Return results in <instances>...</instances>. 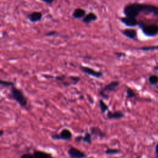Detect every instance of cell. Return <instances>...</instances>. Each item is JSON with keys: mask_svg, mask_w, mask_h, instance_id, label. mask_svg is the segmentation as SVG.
Listing matches in <instances>:
<instances>
[{"mask_svg": "<svg viewBox=\"0 0 158 158\" xmlns=\"http://www.w3.org/2000/svg\"><path fill=\"white\" fill-rule=\"evenodd\" d=\"M21 158H35L33 154H32L30 153H25V154H23Z\"/></svg>", "mask_w": 158, "mask_h": 158, "instance_id": "cell-24", "label": "cell"}, {"mask_svg": "<svg viewBox=\"0 0 158 158\" xmlns=\"http://www.w3.org/2000/svg\"><path fill=\"white\" fill-rule=\"evenodd\" d=\"M115 158H117V157H115Z\"/></svg>", "mask_w": 158, "mask_h": 158, "instance_id": "cell-34", "label": "cell"}, {"mask_svg": "<svg viewBox=\"0 0 158 158\" xmlns=\"http://www.w3.org/2000/svg\"><path fill=\"white\" fill-rule=\"evenodd\" d=\"M41 1H42V2H45V3H46V4L51 5V4H52V3H53L54 0H41Z\"/></svg>", "mask_w": 158, "mask_h": 158, "instance_id": "cell-28", "label": "cell"}, {"mask_svg": "<svg viewBox=\"0 0 158 158\" xmlns=\"http://www.w3.org/2000/svg\"><path fill=\"white\" fill-rule=\"evenodd\" d=\"M82 140H83V136L82 135H78V136H77L75 138V141L76 142H82Z\"/></svg>", "mask_w": 158, "mask_h": 158, "instance_id": "cell-26", "label": "cell"}, {"mask_svg": "<svg viewBox=\"0 0 158 158\" xmlns=\"http://www.w3.org/2000/svg\"><path fill=\"white\" fill-rule=\"evenodd\" d=\"M90 132L91 135L97 136L100 138H104L106 136V133L102 131L101 129L98 127H92L90 128Z\"/></svg>", "mask_w": 158, "mask_h": 158, "instance_id": "cell-15", "label": "cell"}, {"mask_svg": "<svg viewBox=\"0 0 158 158\" xmlns=\"http://www.w3.org/2000/svg\"><path fill=\"white\" fill-rule=\"evenodd\" d=\"M121 152V150L118 149H115V148H108L105 151V154L108 155H114L117 154Z\"/></svg>", "mask_w": 158, "mask_h": 158, "instance_id": "cell-19", "label": "cell"}, {"mask_svg": "<svg viewBox=\"0 0 158 158\" xmlns=\"http://www.w3.org/2000/svg\"><path fill=\"white\" fill-rule=\"evenodd\" d=\"M98 19L97 15L96 14L93 12H89L88 14H86L85 16L83 18V22L85 24H89L91 22L96 21Z\"/></svg>", "mask_w": 158, "mask_h": 158, "instance_id": "cell-12", "label": "cell"}, {"mask_svg": "<svg viewBox=\"0 0 158 158\" xmlns=\"http://www.w3.org/2000/svg\"><path fill=\"white\" fill-rule=\"evenodd\" d=\"M53 140H64L67 141L70 140L72 137V133L70 130L64 129L60 133H54L51 135Z\"/></svg>", "mask_w": 158, "mask_h": 158, "instance_id": "cell-5", "label": "cell"}, {"mask_svg": "<svg viewBox=\"0 0 158 158\" xmlns=\"http://www.w3.org/2000/svg\"><path fill=\"white\" fill-rule=\"evenodd\" d=\"M121 21L123 24H124L126 26L130 27L138 26V24H139V22H138L136 18L132 17H127V16L121 18Z\"/></svg>", "mask_w": 158, "mask_h": 158, "instance_id": "cell-8", "label": "cell"}, {"mask_svg": "<svg viewBox=\"0 0 158 158\" xmlns=\"http://www.w3.org/2000/svg\"><path fill=\"white\" fill-rule=\"evenodd\" d=\"M69 78L71 81V84L72 85H76L81 81V78L77 76H70Z\"/></svg>", "mask_w": 158, "mask_h": 158, "instance_id": "cell-23", "label": "cell"}, {"mask_svg": "<svg viewBox=\"0 0 158 158\" xmlns=\"http://www.w3.org/2000/svg\"><path fill=\"white\" fill-rule=\"evenodd\" d=\"M122 34L130 39H135L137 36V32L133 29H126L122 31Z\"/></svg>", "mask_w": 158, "mask_h": 158, "instance_id": "cell-13", "label": "cell"}, {"mask_svg": "<svg viewBox=\"0 0 158 158\" xmlns=\"http://www.w3.org/2000/svg\"><path fill=\"white\" fill-rule=\"evenodd\" d=\"M99 106H100L101 112L102 113H105L106 111L109 110L108 106L102 99H100V100H99Z\"/></svg>", "mask_w": 158, "mask_h": 158, "instance_id": "cell-17", "label": "cell"}, {"mask_svg": "<svg viewBox=\"0 0 158 158\" xmlns=\"http://www.w3.org/2000/svg\"><path fill=\"white\" fill-rule=\"evenodd\" d=\"M85 15H86L85 10L82 8L75 9L72 13V16L76 19L84 18L85 16Z\"/></svg>", "mask_w": 158, "mask_h": 158, "instance_id": "cell-14", "label": "cell"}, {"mask_svg": "<svg viewBox=\"0 0 158 158\" xmlns=\"http://www.w3.org/2000/svg\"><path fill=\"white\" fill-rule=\"evenodd\" d=\"M0 85L2 87H12L14 85V83L11 82V81H4V80H1L0 81Z\"/></svg>", "mask_w": 158, "mask_h": 158, "instance_id": "cell-22", "label": "cell"}, {"mask_svg": "<svg viewBox=\"0 0 158 158\" xmlns=\"http://www.w3.org/2000/svg\"><path fill=\"white\" fill-rule=\"evenodd\" d=\"M80 69L81 70V71L90 76H92L94 78H100L101 77H103V73L101 71H97L95 70L94 69H93L92 68L90 67H85V66H80Z\"/></svg>", "mask_w": 158, "mask_h": 158, "instance_id": "cell-7", "label": "cell"}, {"mask_svg": "<svg viewBox=\"0 0 158 158\" xmlns=\"http://www.w3.org/2000/svg\"><path fill=\"white\" fill-rule=\"evenodd\" d=\"M115 54L118 57H121L125 56V54L122 53H115Z\"/></svg>", "mask_w": 158, "mask_h": 158, "instance_id": "cell-29", "label": "cell"}, {"mask_svg": "<svg viewBox=\"0 0 158 158\" xmlns=\"http://www.w3.org/2000/svg\"><path fill=\"white\" fill-rule=\"evenodd\" d=\"M33 154L35 158H54L51 154L40 150L34 151Z\"/></svg>", "mask_w": 158, "mask_h": 158, "instance_id": "cell-11", "label": "cell"}, {"mask_svg": "<svg viewBox=\"0 0 158 158\" xmlns=\"http://www.w3.org/2000/svg\"><path fill=\"white\" fill-rule=\"evenodd\" d=\"M138 26L146 36H154L158 34V26L156 24H145L143 22H139Z\"/></svg>", "mask_w": 158, "mask_h": 158, "instance_id": "cell-3", "label": "cell"}, {"mask_svg": "<svg viewBox=\"0 0 158 158\" xmlns=\"http://www.w3.org/2000/svg\"><path fill=\"white\" fill-rule=\"evenodd\" d=\"M4 133H5L4 130H1V131H0V136H2L3 135V134H4Z\"/></svg>", "mask_w": 158, "mask_h": 158, "instance_id": "cell-31", "label": "cell"}, {"mask_svg": "<svg viewBox=\"0 0 158 158\" xmlns=\"http://www.w3.org/2000/svg\"><path fill=\"white\" fill-rule=\"evenodd\" d=\"M67 154L70 158H86L87 157L85 153L72 146H69Z\"/></svg>", "mask_w": 158, "mask_h": 158, "instance_id": "cell-6", "label": "cell"}, {"mask_svg": "<svg viewBox=\"0 0 158 158\" xmlns=\"http://www.w3.org/2000/svg\"><path fill=\"white\" fill-rule=\"evenodd\" d=\"M107 117L109 119H121L124 117V114L120 111H109L107 112Z\"/></svg>", "mask_w": 158, "mask_h": 158, "instance_id": "cell-10", "label": "cell"}, {"mask_svg": "<svg viewBox=\"0 0 158 158\" xmlns=\"http://www.w3.org/2000/svg\"><path fill=\"white\" fill-rule=\"evenodd\" d=\"M57 34V32H55V31H51V32H49L48 33H46L45 34V36H54Z\"/></svg>", "mask_w": 158, "mask_h": 158, "instance_id": "cell-25", "label": "cell"}, {"mask_svg": "<svg viewBox=\"0 0 158 158\" xmlns=\"http://www.w3.org/2000/svg\"><path fill=\"white\" fill-rule=\"evenodd\" d=\"M43 14L41 12L35 11L27 15V18L32 22H37L41 21Z\"/></svg>", "mask_w": 158, "mask_h": 158, "instance_id": "cell-9", "label": "cell"}, {"mask_svg": "<svg viewBox=\"0 0 158 158\" xmlns=\"http://www.w3.org/2000/svg\"><path fill=\"white\" fill-rule=\"evenodd\" d=\"M126 94H127V98L131 99L136 97V93L133 91V89L130 88H127L126 90Z\"/></svg>", "mask_w": 158, "mask_h": 158, "instance_id": "cell-21", "label": "cell"}, {"mask_svg": "<svg viewBox=\"0 0 158 158\" xmlns=\"http://www.w3.org/2000/svg\"><path fill=\"white\" fill-rule=\"evenodd\" d=\"M143 12L158 15V6L148 4L131 3L126 5L124 8V13L127 17L136 18Z\"/></svg>", "mask_w": 158, "mask_h": 158, "instance_id": "cell-1", "label": "cell"}, {"mask_svg": "<svg viewBox=\"0 0 158 158\" xmlns=\"http://www.w3.org/2000/svg\"><path fill=\"white\" fill-rule=\"evenodd\" d=\"M155 153L158 156V143L155 146Z\"/></svg>", "mask_w": 158, "mask_h": 158, "instance_id": "cell-30", "label": "cell"}, {"mask_svg": "<svg viewBox=\"0 0 158 158\" xmlns=\"http://www.w3.org/2000/svg\"><path fill=\"white\" fill-rule=\"evenodd\" d=\"M138 50H142L143 51H154L158 50V46H144L142 48H138Z\"/></svg>", "mask_w": 158, "mask_h": 158, "instance_id": "cell-20", "label": "cell"}, {"mask_svg": "<svg viewBox=\"0 0 158 158\" xmlns=\"http://www.w3.org/2000/svg\"><path fill=\"white\" fill-rule=\"evenodd\" d=\"M55 79H56V81H61L62 82H64V76H60V75L56 76L55 77Z\"/></svg>", "mask_w": 158, "mask_h": 158, "instance_id": "cell-27", "label": "cell"}, {"mask_svg": "<svg viewBox=\"0 0 158 158\" xmlns=\"http://www.w3.org/2000/svg\"><path fill=\"white\" fill-rule=\"evenodd\" d=\"M9 96L13 99L21 107L25 108L27 105V100L22 91L17 88L14 85L10 88Z\"/></svg>", "mask_w": 158, "mask_h": 158, "instance_id": "cell-2", "label": "cell"}, {"mask_svg": "<svg viewBox=\"0 0 158 158\" xmlns=\"http://www.w3.org/2000/svg\"><path fill=\"white\" fill-rule=\"evenodd\" d=\"M91 133H89V132H86L84 135V136H83V140L82 142H84V143H86L87 144H91L92 142V139H91Z\"/></svg>", "mask_w": 158, "mask_h": 158, "instance_id": "cell-18", "label": "cell"}, {"mask_svg": "<svg viewBox=\"0 0 158 158\" xmlns=\"http://www.w3.org/2000/svg\"><path fill=\"white\" fill-rule=\"evenodd\" d=\"M136 158H140V157H136Z\"/></svg>", "mask_w": 158, "mask_h": 158, "instance_id": "cell-33", "label": "cell"}, {"mask_svg": "<svg viewBox=\"0 0 158 158\" xmlns=\"http://www.w3.org/2000/svg\"><path fill=\"white\" fill-rule=\"evenodd\" d=\"M148 82L152 86H156L158 84V75H151L148 77Z\"/></svg>", "mask_w": 158, "mask_h": 158, "instance_id": "cell-16", "label": "cell"}, {"mask_svg": "<svg viewBox=\"0 0 158 158\" xmlns=\"http://www.w3.org/2000/svg\"><path fill=\"white\" fill-rule=\"evenodd\" d=\"M157 89H158V85H157Z\"/></svg>", "mask_w": 158, "mask_h": 158, "instance_id": "cell-32", "label": "cell"}, {"mask_svg": "<svg viewBox=\"0 0 158 158\" xmlns=\"http://www.w3.org/2000/svg\"><path fill=\"white\" fill-rule=\"evenodd\" d=\"M119 84L120 82L117 81H112L109 84L106 85L103 88H102L100 90V91H99V94L104 99H108V95L106 94V92H111L119 85Z\"/></svg>", "mask_w": 158, "mask_h": 158, "instance_id": "cell-4", "label": "cell"}]
</instances>
